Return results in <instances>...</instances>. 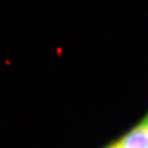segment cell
<instances>
[{"instance_id":"6da1fadb","label":"cell","mask_w":148,"mask_h":148,"mask_svg":"<svg viewBox=\"0 0 148 148\" xmlns=\"http://www.w3.org/2000/svg\"><path fill=\"white\" fill-rule=\"evenodd\" d=\"M116 148H148V123L141 122L115 143Z\"/></svg>"},{"instance_id":"7a4b0ae2","label":"cell","mask_w":148,"mask_h":148,"mask_svg":"<svg viewBox=\"0 0 148 148\" xmlns=\"http://www.w3.org/2000/svg\"><path fill=\"white\" fill-rule=\"evenodd\" d=\"M143 122H146V123H148V114H147V116H146L145 118H144V119H143Z\"/></svg>"},{"instance_id":"3957f363","label":"cell","mask_w":148,"mask_h":148,"mask_svg":"<svg viewBox=\"0 0 148 148\" xmlns=\"http://www.w3.org/2000/svg\"><path fill=\"white\" fill-rule=\"evenodd\" d=\"M108 148H116V146H115V143H114V144H112L111 146H109Z\"/></svg>"}]
</instances>
